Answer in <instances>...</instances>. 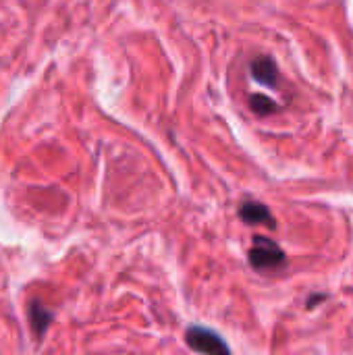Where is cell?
<instances>
[{"instance_id":"cell-2","label":"cell","mask_w":353,"mask_h":355,"mask_svg":"<svg viewBox=\"0 0 353 355\" xmlns=\"http://www.w3.org/2000/svg\"><path fill=\"white\" fill-rule=\"evenodd\" d=\"M185 341L198 354L227 355L231 352L229 345L223 341V337L218 333H214L210 329H204V327H189L187 333H185Z\"/></svg>"},{"instance_id":"cell-4","label":"cell","mask_w":353,"mask_h":355,"mask_svg":"<svg viewBox=\"0 0 353 355\" xmlns=\"http://www.w3.org/2000/svg\"><path fill=\"white\" fill-rule=\"evenodd\" d=\"M239 216L248 225H268L270 229H275V218H273L270 210L264 204H260V202H246V204H241Z\"/></svg>"},{"instance_id":"cell-3","label":"cell","mask_w":353,"mask_h":355,"mask_svg":"<svg viewBox=\"0 0 353 355\" xmlns=\"http://www.w3.org/2000/svg\"><path fill=\"white\" fill-rule=\"evenodd\" d=\"M250 73H252L254 81L260 83V85H264V87H273L275 89L279 85V69H277L275 60L268 58V56L256 58L250 64Z\"/></svg>"},{"instance_id":"cell-5","label":"cell","mask_w":353,"mask_h":355,"mask_svg":"<svg viewBox=\"0 0 353 355\" xmlns=\"http://www.w3.org/2000/svg\"><path fill=\"white\" fill-rule=\"evenodd\" d=\"M29 318H31L33 331L42 337V335L46 333V329L50 327V322H52V312H48L42 304L33 302V304L29 306Z\"/></svg>"},{"instance_id":"cell-6","label":"cell","mask_w":353,"mask_h":355,"mask_svg":"<svg viewBox=\"0 0 353 355\" xmlns=\"http://www.w3.org/2000/svg\"><path fill=\"white\" fill-rule=\"evenodd\" d=\"M250 108H252L256 114L264 116V114H273V112L277 110V102L270 100V98L264 96V94H254V96L250 98Z\"/></svg>"},{"instance_id":"cell-1","label":"cell","mask_w":353,"mask_h":355,"mask_svg":"<svg viewBox=\"0 0 353 355\" xmlns=\"http://www.w3.org/2000/svg\"><path fill=\"white\" fill-rule=\"evenodd\" d=\"M250 264L256 270H273L285 264V252L268 237H254V248L250 250Z\"/></svg>"}]
</instances>
